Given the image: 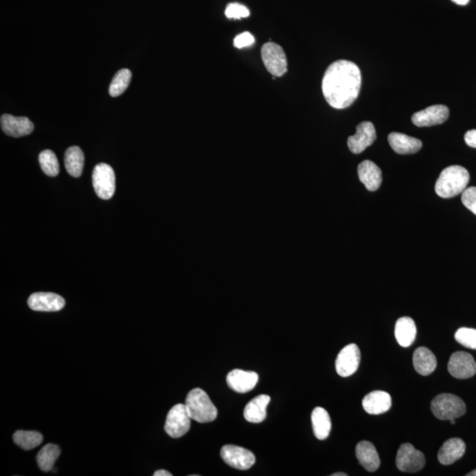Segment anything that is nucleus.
I'll return each instance as SVG.
<instances>
[{
    "instance_id": "1",
    "label": "nucleus",
    "mask_w": 476,
    "mask_h": 476,
    "mask_svg": "<svg viewBox=\"0 0 476 476\" xmlns=\"http://www.w3.org/2000/svg\"><path fill=\"white\" fill-rule=\"evenodd\" d=\"M361 84L359 67L348 60H338L327 67L322 80V92L333 108L346 109L359 96Z\"/></svg>"
},
{
    "instance_id": "2",
    "label": "nucleus",
    "mask_w": 476,
    "mask_h": 476,
    "mask_svg": "<svg viewBox=\"0 0 476 476\" xmlns=\"http://www.w3.org/2000/svg\"><path fill=\"white\" fill-rule=\"evenodd\" d=\"M469 173L464 167L454 165L445 168L436 182L435 191L439 197L450 199L467 189Z\"/></svg>"
},
{
    "instance_id": "3",
    "label": "nucleus",
    "mask_w": 476,
    "mask_h": 476,
    "mask_svg": "<svg viewBox=\"0 0 476 476\" xmlns=\"http://www.w3.org/2000/svg\"><path fill=\"white\" fill-rule=\"evenodd\" d=\"M187 411L193 420L200 424H207L216 420L218 411L209 395L200 388H194L187 394Z\"/></svg>"
},
{
    "instance_id": "4",
    "label": "nucleus",
    "mask_w": 476,
    "mask_h": 476,
    "mask_svg": "<svg viewBox=\"0 0 476 476\" xmlns=\"http://www.w3.org/2000/svg\"><path fill=\"white\" fill-rule=\"evenodd\" d=\"M432 413L442 421H450L462 417L467 411L465 402L451 394H441L433 399L431 405Z\"/></svg>"
},
{
    "instance_id": "5",
    "label": "nucleus",
    "mask_w": 476,
    "mask_h": 476,
    "mask_svg": "<svg viewBox=\"0 0 476 476\" xmlns=\"http://www.w3.org/2000/svg\"><path fill=\"white\" fill-rule=\"evenodd\" d=\"M261 58L268 72L281 77L288 72L287 57L283 47L276 43H267L261 48Z\"/></svg>"
},
{
    "instance_id": "6",
    "label": "nucleus",
    "mask_w": 476,
    "mask_h": 476,
    "mask_svg": "<svg viewBox=\"0 0 476 476\" xmlns=\"http://www.w3.org/2000/svg\"><path fill=\"white\" fill-rule=\"evenodd\" d=\"M93 186L97 196L103 200L112 199L116 190L115 172L106 163H99L95 167L92 176Z\"/></svg>"
},
{
    "instance_id": "7",
    "label": "nucleus",
    "mask_w": 476,
    "mask_h": 476,
    "mask_svg": "<svg viewBox=\"0 0 476 476\" xmlns=\"http://www.w3.org/2000/svg\"><path fill=\"white\" fill-rule=\"evenodd\" d=\"M191 420L192 418L187 411L186 404H177L167 415L164 430L170 437L182 438L190 430Z\"/></svg>"
},
{
    "instance_id": "8",
    "label": "nucleus",
    "mask_w": 476,
    "mask_h": 476,
    "mask_svg": "<svg viewBox=\"0 0 476 476\" xmlns=\"http://www.w3.org/2000/svg\"><path fill=\"white\" fill-rule=\"evenodd\" d=\"M396 466L401 472L420 471L425 466L424 454L411 444L401 445L396 456Z\"/></svg>"
},
{
    "instance_id": "9",
    "label": "nucleus",
    "mask_w": 476,
    "mask_h": 476,
    "mask_svg": "<svg viewBox=\"0 0 476 476\" xmlns=\"http://www.w3.org/2000/svg\"><path fill=\"white\" fill-rule=\"evenodd\" d=\"M221 456L225 463L238 470H247L255 464V455L246 448L226 445L221 450Z\"/></svg>"
},
{
    "instance_id": "10",
    "label": "nucleus",
    "mask_w": 476,
    "mask_h": 476,
    "mask_svg": "<svg viewBox=\"0 0 476 476\" xmlns=\"http://www.w3.org/2000/svg\"><path fill=\"white\" fill-rule=\"evenodd\" d=\"M361 352L355 344H348L339 353L335 361V368L341 377L347 378L353 375L359 367Z\"/></svg>"
},
{
    "instance_id": "11",
    "label": "nucleus",
    "mask_w": 476,
    "mask_h": 476,
    "mask_svg": "<svg viewBox=\"0 0 476 476\" xmlns=\"http://www.w3.org/2000/svg\"><path fill=\"white\" fill-rule=\"evenodd\" d=\"M448 371L452 377L459 380L474 377L476 373V363L474 357L467 352H455L449 360Z\"/></svg>"
},
{
    "instance_id": "12",
    "label": "nucleus",
    "mask_w": 476,
    "mask_h": 476,
    "mask_svg": "<svg viewBox=\"0 0 476 476\" xmlns=\"http://www.w3.org/2000/svg\"><path fill=\"white\" fill-rule=\"evenodd\" d=\"M377 138L376 129L371 122H362L357 126L355 135L348 137V149L354 154L364 152Z\"/></svg>"
},
{
    "instance_id": "13",
    "label": "nucleus",
    "mask_w": 476,
    "mask_h": 476,
    "mask_svg": "<svg viewBox=\"0 0 476 476\" xmlns=\"http://www.w3.org/2000/svg\"><path fill=\"white\" fill-rule=\"evenodd\" d=\"M449 113L450 112L447 106L443 105L430 106L415 113L412 116V122L418 127L441 125L448 119Z\"/></svg>"
},
{
    "instance_id": "14",
    "label": "nucleus",
    "mask_w": 476,
    "mask_h": 476,
    "mask_svg": "<svg viewBox=\"0 0 476 476\" xmlns=\"http://www.w3.org/2000/svg\"><path fill=\"white\" fill-rule=\"evenodd\" d=\"M28 304L30 309L36 311H59L66 305V301L59 295L54 293L38 292L29 297Z\"/></svg>"
},
{
    "instance_id": "15",
    "label": "nucleus",
    "mask_w": 476,
    "mask_h": 476,
    "mask_svg": "<svg viewBox=\"0 0 476 476\" xmlns=\"http://www.w3.org/2000/svg\"><path fill=\"white\" fill-rule=\"evenodd\" d=\"M1 128L6 135L20 138L34 131V124L26 117H15L4 114L1 116Z\"/></svg>"
},
{
    "instance_id": "16",
    "label": "nucleus",
    "mask_w": 476,
    "mask_h": 476,
    "mask_svg": "<svg viewBox=\"0 0 476 476\" xmlns=\"http://www.w3.org/2000/svg\"><path fill=\"white\" fill-rule=\"evenodd\" d=\"M259 382V375L254 371L233 370L228 374L227 384L233 391L239 394H246L256 387Z\"/></svg>"
},
{
    "instance_id": "17",
    "label": "nucleus",
    "mask_w": 476,
    "mask_h": 476,
    "mask_svg": "<svg viewBox=\"0 0 476 476\" xmlns=\"http://www.w3.org/2000/svg\"><path fill=\"white\" fill-rule=\"evenodd\" d=\"M358 177L370 192H375L382 184V172L380 168L370 160L362 162L357 169Z\"/></svg>"
},
{
    "instance_id": "18",
    "label": "nucleus",
    "mask_w": 476,
    "mask_h": 476,
    "mask_svg": "<svg viewBox=\"0 0 476 476\" xmlns=\"http://www.w3.org/2000/svg\"><path fill=\"white\" fill-rule=\"evenodd\" d=\"M465 452L466 444L462 439L457 438L448 439L438 452V461L445 466L454 464L463 457Z\"/></svg>"
},
{
    "instance_id": "19",
    "label": "nucleus",
    "mask_w": 476,
    "mask_h": 476,
    "mask_svg": "<svg viewBox=\"0 0 476 476\" xmlns=\"http://www.w3.org/2000/svg\"><path fill=\"white\" fill-rule=\"evenodd\" d=\"M363 407L368 414L375 415L384 414L392 407V398L387 392H371L364 398Z\"/></svg>"
},
{
    "instance_id": "20",
    "label": "nucleus",
    "mask_w": 476,
    "mask_h": 476,
    "mask_svg": "<svg viewBox=\"0 0 476 476\" xmlns=\"http://www.w3.org/2000/svg\"><path fill=\"white\" fill-rule=\"evenodd\" d=\"M388 142L394 152L400 155H410V154L417 153L422 147L420 140L401 133L389 134Z\"/></svg>"
},
{
    "instance_id": "21",
    "label": "nucleus",
    "mask_w": 476,
    "mask_h": 476,
    "mask_svg": "<svg viewBox=\"0 0 476 476\" xmlns=\"http://www.w3.org/2000/svg\"><path fill=\"white\" fill-rule=\"evenodd\" d=\"M359 463L369 472H375L380 466V459L376 448L369 441H362L355 448Z\"/></svg>"
},
{
    "instance_id": "22",
    "label": "nucleus",
    "mask_w": 476,
    "mask_h": 476,
    "mask_svg": "<svg viewBox=\"0 0 476 476\" xmlns=\"http://www.w3.org/2000/svg\"><path fill=\"white\" fill-rule=\"evenodd\" d=\"M271 398L266 394L255 397L246 405L244 410V417L251 424H260L267 417V408Z\"/></svg>"
},
{
    "instance_id": "23",
    "label": "nucleus",
    "mask_w": 476,
    "mask_h": 476,
    "mask_svg": "<svg viewBox=\"0 0 476 476\" xmlns=\"http://www.w3.org/2000/svg\"><path fill=\"white\" fill-rule=\"evenodd\" d=\"M395 338L401 347H410L417 338V329L415 321L410 317L399 318L395 325Z\"/></svg>"
},
{
    "instance_id": "24",
    "label": "nucleus",
    "mask_w": 476,
    "mask_h": 476,
    "mask_svg": "<svg viewBox=\"0 0 476 476\" xmlns=\"http://www.w3.org/2000/svg\"><path fill=\"white\" fill-rule=\"evenodd\" d=\"M415 370L422 376H429L436 370L438 365L435 355L425 347L418 348L413 355Z\"/></svg>"
},
{
    "instance_id": "25",
    "label": "nucleus",
    "mask_w": 476,
    "mask_h": 476,
    "mask_svg": "<svg viewBox=\"0 0 476 476\" xmlns=\"http://www.w3.org/2000/svg\"><path fill=\"white\" fill-rule=\"evenodd\" d=\"M311 422L315 437L320 440H325L329 437L332 422L329 414L323 408H315L311 414Z\"/></svg>"
},
{
    "instance_id": "26",
    "label": "nucleus",
    "mask_w": 476,
    "mask_h": 476,
    "mask_svg": "<svg viewBox=\"0 0 476 476\" xmlns=\"http://www.w3.org/2000/svg\"><path fill=\"white\" fill-rule=\"evenodd\" d=\"M65 166L69 175L75 177L82 176L84 167V154L79 147L73 146L66 150Z\"/></svg>"
},
{
    "instance_id": "27",
    "label": "nucleus",
    "mask_w": 476,
    "mask_h": 476,
    "mask_svg": "<svg viewBox=\"0 0 476 476\" xmlns=\"http://www.w3.org/2000/svg\"><path fill=\"white\" fill-rule=\"evenodd\" d=\"M60 454H61V450L58 445L54 444L45 445L36 456L39 468L45 473L52 471Z\"/></svg>"
},
{
    "instance_id": "28",
    "label": "nucleus",
    "mask_w": 476,
    "mask_h": 476,
    "mask_svg": "<svg viewBox=\"0 0 476 476\" xmlns=\"http://www.w3.org/2000/svg\"><path fill=\"white\" fill-rule=\"evenodd\" d=\"M43 436L36 431H17L13 434V441L23 450L29 451L39 447L43 442Z\"/></svg>"
},
{
    "instance_id": "29",
    "label": "nucleus",
    "mask_w": 476,
    "mask_h": 476,
    "mask_svg": "<svg viewBox=\"0 0 476 476\" xmlns=\"http://www.w3.org/2000/svg\"><path fill=\"white\" fill-rule=\"evenodd\" d=\"M131 80H132V73L129 69L119 70L114 76L112 84H110V95L112 97L121 96L128 88Z\"/></svg>"
},
{
    "instance_id": "30",
    "label": "nucleus",
    "mask_w": 476,
    "mask_h": 476,
    "mask_svg": "<svg viewBox=\"0 0 476 476\" xmlns=\"http://www.w3.org/2000/svg\"><path fill=\"white\" fill-rule=\"evenodd\" d=\"M39 163L43 173L49 177H56L59 173L58 158L52 150H45L39 155Z\"/></svg>"
},
{
    "instance_id": "31",
    "label": "nucleus",
    "mask_w": 476,
    "mask_h": 476,
    "mask_svg": "<svg viewBox=\"0 0 476 476\" xmlns=\"http://www.w3.org/2000/svg\"><path fill=\"white\" fill-rule=\"evenodd\" d=\"M454 337L462 346L476 350V329L474 328L461 327L456 332Z\"/></svg>"
},
{
    "instance_id": "32",
    "label": "nucleus",
    "mask_w": 476,
    "mask_h": 476,
    "mask_svg": "<svg viewBox=\"0 0 476 476\" xmlns=\"http://www.w3.org/2000/svg\"><path fill=\"white\" fill-rule=\"evenodd\" d=\"M225 15L229 19L246 18L250 15V11L246 6L238 4V3H231L226 8Z\"/></svg>"
},
{
    "instance_id": "33",
    "label": "nucleus",
    "mask_w": 476,
    "mask_h": 476,
    "mask_svg": "<svg viewBox=\"0 0 476 476\" xmlns=\"http://www.w3.org/2000/svg\"><path fill=\"white\" fill-rule=\"evenodd\" d=\"M463 205L476 216V187H469L462 193Z\"/></svg>"
},
{
    "instance_id": "34",
    "label": "nucleus",
    "mask_w": 476,
    "mask_h": 476,
    "mask_svg": "<svg viewBox=\"0 0 476 476\" xmlns=\"http://www.w3.org/2000/svg\"><path fill=\"white\" fill-rule=\"evenodd\" d=\"M255 42L254 36L249 32H244L234 39V45L238 49L253 45Z\"/></svg>"
},
{
    "instance_id": "35",
    "label": "nucleus",
    "mask_w": 476,
    "mask_h": 476,
    "mask_svg": "<svg viewBox=\"0 0 476 476\" xmlns=\"http://www.w3.org/2000/svg\"><path fill=\"white\" fill-rule=\"evenodd\" d=\"M465 142L468 146L476 149V130H469L466 133Z\"/></svg>"
},
{
    "instance_id": "36",
    "label": "nucleus",
    "mask_w": 476,
    "mask_h": 476,
    "mask_svg": "<svg viewBox=\"0 0 476 476\" xmlns=\"http://www.w3.org/2000/svg\"><path fill=\"white\" fill-rule=\"evenodd\" d=\"M154 476H172V474H170V472H168L166 470H157L155 472V474H154Z\"/></svg>"
},
{
    "instance_id": "37",
    "label": "nucleus",
    "mask_w": 476,
    "mask_h": 476,
    "mask_svg": "<svg viewBox=\"0 0 476 476\" xmlns=\"http://www.w3.org/2000/svg\"><path fill=\"white\" fill-rule=\"evenodd\" d=\"M452 1L460 6H466L468 4V2L470 1V0H452Z\"/></svg>"
},
{
    "instance_id": "38",
    "label": "nucleus",
    "mask_w": 476,
    "mask_h": 476,
    "mask_svg": "<svg viewBox=\"0 0 476 476\" xmlns=\"http://www.w3.org/2000/svg\"><path fill=\"white\" fill-rule=\"evenodd\" d=\"M347 474H345V473H335V474L332 475V476H347Z\"/></svg>"
},
{
    "instance_id": "39",
    "label": "nucleus",
    "mask_w": 476,
    "mask_h": 476,
    "mask_svg": "<svg viewBox=\"0 0 476 476\" xmlns=\"http://www.w3.org/2000/svg\"><path fill=\"white\" fill-rule=\"evenodd\" d=\"M467 475L468 476H476V469H475V470L469 473V474H468Z\"/></svg>"
}]
</instances>
